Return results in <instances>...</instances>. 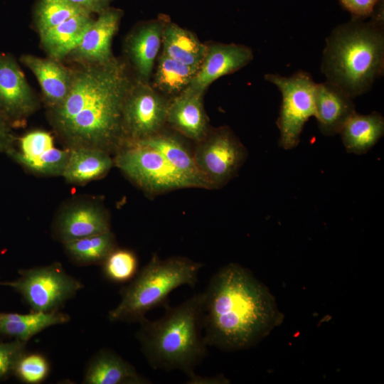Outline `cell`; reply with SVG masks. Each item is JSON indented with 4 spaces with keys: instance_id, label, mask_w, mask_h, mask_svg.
Wrapping results in <instances>:
<instances>
[{
    "instance_id": "obj_1",
    "label": "cell",
    "mask_w": 384,
    "mask_h": 384,
    "mask_svg": "<svg viewBox=\"0 0 384 384\" xmlns=\"http://www.w3.org/2000/svg\"><path fill=\"white\" fill-rule=\"evenodd\" d=\"M134 80L125 62L114 57L73 70L70 91L48 109L50 122L70 147L88 146L115 154L124 144L122 110Z\"/></svg>"
},
{
    "instance_id": "obj_2",
    "label": "cell",
    "mask_w": 384,
    "mask_h": 384,
    "mask_svg": "<svg viewBox=\"0 0 384 384\" xmlns=\"http://www.w3.org/2000/svg\"><path fill=\"white\" fill-rule=\"evenodd\" d=\"M203 293V337L208 346L225 351L247 349L283 321L268 288L238 263L220 268Z\"/></svg>"
},
{
    "instance_id": "obj_3",
    "label": "cell",
    "mask_w": 384,
    "mask_h": 384,
    "mask_svg": "<svg viewBox=\"0 0 384 384\" xmlns=\"http://www.w3.org/2000/svg\"><path fill=\"white\" fill-rule=\"evenodd\" d=\"M369 21L352 18L326 39L321 65L329 81L352 99L368 92L383 73L384 31L381 0Z\"/></svg>"
},
{
    "instance_id": "obj_4",
    "label": "cell",
    "mask_w": 384,
    "mask_h": 384,
    "mask_svg": "<svg viewBox=\"0 0 384 384\" xmlns=\"http://www.w3.org/2000/svg\"><path fill=\"white\" fill-rule=\"evenodd\" d=\"M203 293H198L176 306L165 305L160 319H144L136 338L150 366L156 370L194 373L208 353L203 329Z\"/></svg>"
},
{
    "instance_id": "obj_5",
    "label": "cell",
    "mask_w": 384,
    "mask_h": 384,
    "mask_svg": "<svg viewBox=\"0 0 384 384\" xmlns=\"http://www.w3.org/2000/svg\"><path fill=\"white\" fill-rule=\"evenodd\" d=\"M203 265L186 257L164 260L154 254L149 262L120 291L119 303L108 313L112 322L139 323L152 309L168 304L169 296L176 288L198 282Z\"/></svg>"
},
{
    "instance_id": "obj_6",
    "label": "cell",
    "mask_w": 384,
    "mask_h": 384,
    "mask_svg": "<svg viewBox=\"0 0 384 384\" xmlns=\"http://www.w3.org/2000/svg\"><path fill=\"white\" fill-rule=\"evenodd\" d=\"M114 165L146 195L154 197L177 189L194 188L156 149L143 144H124L115 154Z\"/></svg>"
},
{
    "instance_id": "obj_7",
    "label": "cell",
    "mask_w": 384,
    "mask_h": 384,
    "mask_svg": "<svg viewBox=\"0 0 384 384\" xmlns=\"http://www.w3.org/2000/svg\"><path fill=\"white\" fill-rule=\"evenodd\" d=\"M0 284L19 293L33 312L59 310L83 287L59 262L21 270L16 280Z\"/></svg>"
},
{
    "instance_id": "obj_8",
    "label": "cell",
    "mask_w": 384,
    "mask_h": 384,
    "mask_svg": "<svg viewBox=\"0 0 384 384\" xmlns=\"http://www.w3.org/2000/svg\"><path fill=\"white\" fill-rule=\"evenodd\" d=\"M266 80L275 85L282 94V104L277 125L280 137L279 146L284 149L295 148L305 122L315 116L316 83L306 72L300 71L289 77L267 74Z\"/></svg>"
},
{
    "instance_id": "obj_9",
    "label": "cell",
    "mask_w": 384,
    "mask_h": 384,
    "mask_svg": "<svg viewBox=\"0 0 384 384\" xmlns=\"http://www.w3.org/2000/svg\"><path fill=\"white\" fill-rule=\"evenodd\" d=\"M195 143V163L211 189L221 188L233 179L247 157L245 146L226 126L210 129Z\"/></svg>"
},
{
    "instance_id": "obj_10",
    "label": "cell",
    "mask_w": 384,
    "mask_h": 384,
    "mask_svg": "<svg viewBox=\"0 0 384 384\" xmlns=\"http://www.w3.org/2000/svg\"><path fill=\"white\" fill-rule=\"evenodd\" d=\"M169 101L149 82L134 80L122 110L124 144L147 139L161 131L166 124Z\"/></svg>"
},
{
    "instance_id": "obj_11",
    "label": "cell",
    "mask_w": 384,
    "mask_h": 384,
    "mask_svg": "<svg viewBox=\"0 0 384 384\" xmlns=\"http://www.w3.org/2000/svg\"><path fill=\"white\" fill-rule=\"evenodd\" d=\"M38 100L18 64L8 54H0V114L8 122L26 119L38 107Z\"/></svg>"
},
{
    "instance_id": "obj_12",
    "label": "cell",
    "mask_w": 384,
    "mask_h": 384,
    "mask_svg": "<svg viewBox=\"0 0 384 384\" xmlns=\"http://www.w3.org/2000/svg\"><path fill=\"white\" fill-rule=\"evenodd\" d=\"M25 169L43 176H62L69 149L55 146L53 136L43 130L31 131L19 139L18 150L8 151Z\"/></svg>"
},
{
    "instance_id": "obj_13",
    "label": "cell",
    "mask_w": 384,
    "mask_h": 384,
    "mask_svg": "<svg viewBox=\"0 0 384 384\" xmlns=\"http://www.w3.org/2000/svg\"><path fill=\"white\" fill-rule=\"evenodd\" d=\"M124 12L109 7L97 15L84 33L79 44L68 56L82 64H99L111 60L112 39L117 32Z\"/></svg>"
},
{
    "instance_id": "obj_14",
    "label": "cell",
    "mask_w": 384,
    "mask_h": 384,
    "mask_svg": "<svg viewBox=\"0 0 384 384\" xmlns=\"http://www.w3.org/2000/svg\"><path fill=\"white\" fill-rule=\"evenodd\" d=\"M252 59V49L245 45L221 43L207 45L203 60L188 87L205 92L213 82L238 71Z\"/></svg>"
},
{
    "instance_id": "obj_15",
    "label": "cell",
    "mask_w": 384,
    "mask_h": 384,
    "mask_svg": "<svg viewBox=\"0 0 384 384\" xmlns=\"http://www.w3.org/2000/svg\"><path fill=\"white\" fill-rule=\"evenodd\" d=\"M111 230L108 212L95 203H79L62 210L55 221L53 234L62 243Z\"/></svg>"
},
{
    "instance_id": "obj_16",
    "label": "cell",
    "mask_w": 384,
    "mask_h": 384,
    "mask_svg": "<svg viewBox=\"0 0 384 384\" xmlns=\"http://www.w3.org/2000/svg\"><path fill=\"white\" fill-rule=\"evenodd\" d=\"M168 18L160 15L157 18L142 22L125 39L124 52L137 75V79L141 81L149 82Z\"/></svg>"
},
{
    "instance_id": "obj_17",
    "label": "cell",
    "mask_w": 384,
    "mask_h": 384,
    "mask_svg": "<svg viewBox=\"0 0 384 384\" xmlns=\"http://www.w3.org/2000/svg\"><path fill=\"white\" fill-rule=\"evenodd\" d=\"M204 92L187 87L169 101L166 124L183 137L196 142L210 129L203 105Z\"/></svg>"
},
{
    "instance_id": "obj_18",
    "label": "cell",
    "mask_w": 384,
    "mask_h": 384,
    "mask_svg": "<svg viewBox=\"0 0 384 384\" xmlns=\"http://www.w3.org/2000/svg\"><path fill=\"white\" fill-rule=\"evenodd\" d=\"M315 117L324 136L339 134L348 119L356 112L353 99L336 85L326 81L316 83Z\"/></svg>"
},
{
    "instance_id": "obj_19",
    "label": "cell",
    "mask_w": 384,
    "mask_h": 384,
    "mask_svg": "<svg viewBox=\"0 0 384 384\" xmlns=\"http://www.w3.org/2000/svg\"><path fill=\"white\" fill-rule=\"evenodd\" d=\"M180 135L163 129L147 139L132 143L146 145L159 151L178 172L192 183L194 188L211 189L196 166L193 149Z\"/></svg>"
},
{
    "instance_id": "obj_20",
    "label": "cell",
    "mask_w": 384,
    "mask_h": 384,
    "mask_svg": "<svg viewBox=\"0 0 384 384\" xmlns=\"http://www.w3.org/2000/svg\"><path fill=\"white\" fill-rule=\"evenodd\" d=\"M21 61L36 76L48 109L60 105L70 91L73 70L50 58L23 55Z\"/></svg>"
},
{
    "instance_id": "obj_21",
    "label": "cell",
    "mask_w": 384,
    "mask_h": 384,
    "mask_svg": "<svg viewBox=\"0 0 384 384\" xmlns=\"http://www.w3.org/2000/svg\"><path fill=\"white\" fill-rule=\"evenodd\" d=\"M84 384H150L136 368L117 353L102 348L88 361L82 381Z\"/></svg>"
},
{
    "instance_id": "obj_22",
    "label": "cell",
    "mask_w": 384,
    "mask_h": 384,
    "mask_svg": "<svg viewBox=\"0 0 384 384\" xmlns=\"http://www.w3.org/2000/svg\"><path fill=\"white\" fill-rule=\"evenodd\" d=\"M114 166L112 154L88 146L69 148V156L62 176L70 183L82 184L100 178Z\"/></svg>"
},
{
    "instance_id": "obj_23",
    "label": "cell",
    "mask_w": 384,
    "mask_h": 384,
    "mask_svg": "<svg viewBox=\"0 0 384 384\" xmlns=\"http://www.w3.org/2000/svg\"><path fill=\"white\" fill-rule=\"evenodd\" d=\"M93 20L88 14H80L39 34L41 46L48 58L60 60L68 56Z\"/></svg>"
},
{
    "instance_id": "obj_24",
    "label": "cell",
    "mask_w": 384,
    "mask_h": 384,
    "mask_svg": "<svg viewBox=\"0 0 384 384\" xmlns=\"http://www.w3.org/2000/svg\"><path fill=\"white\" fill-rule=\"evenodd\" d=\"M162 53L184 65L199 68L207 51L202 43L188 29L170 21L165 22L161 37Z\"/></svg>"
},
{
    "instance_id": "obj_25",
    "label": "cell",
    "mask_w": 384,
    "mask_h": 384,
    "mask_svg": "<svg viewBox=\"0 0 384 384\" xmlns=\"http://www.w3.org/2000/svg\"><path fill=\"white\" fill-rule=\"evenodd\" d=\"M70 320V316L60 310L28 314L0 312V335L27 343L43 330Z\"/></svg>"
},
{
    "instance_id": "obj_26",
    "label": "cell",
    "mask_w": 384,
    "mask_h": 384,
    "mask_svg": "<svg viewBox=\"0 0 384 384\" xmlns=\"http://www.w3.org/2000/svg\"><path fill=\"white\" fill-rule=\"evenodd\" d=\"M339 134L348 153L365 154L383 136V117L377 112L368 114L355 112L346 122Z\"/></svg>"
},
{
    "instance_id": "obj_27",
    "label": "cell",
    "mask_w": 384,
    "mask_h": 384,
    "mask_svg": "<svg viewBox=\"0 0 384 384\" xmlns=\"http://www.w3.org/2000/svg\"><path fill=\"white\" fill-rule=\"evenodd\" d=\"M63 244L70 259L80 266L101 265L117 247L115 236L111 230Z\"/></svg>"
},
{
    "instance_id": "obj_28",
    "label": "cell",
    "mask_w": 384,
    "mask_h": 384,
    "mask_svg": "<svg viewBox=\"0 0 384 384\" xmlns=\"http://www.w3.org/2000/svg\"><path fill=\"white\" fill-rule=\"evenodd\" d=\"M198 69L161 53L157 60L153 87L164 95L174 97L190 85Z\"/></svg>"
},
{
    "instance_id": "obj_29",
    "label": "cell",
    "mask_w": 384,
    "mask_h": 384,
    "mask_svg": "<svg viewBox=\"0 0 384 384\" xmlns=\"http://www.w3.org/2000/svg\"><path fill=\"white\" fill-rule=\"evenodd\" d=\"M82 13L85 12L69 0H38L33 9V19L41 34Z\"/></svg>"
},
{
    "instance_id": "obj_30",
    "label": "cell",
    "mask_w": 384,
    "mask_h": 384,
    "mask_svg": "<svg viewBox=\"0 0 384 384\" xmlns=\"http://www.w3.org/2000/svg\"><path fill=\"white\" fill-rule=\"evenodd\" d=\"M104 277L113 283L124 284L131 281L138 272V258L131 250L117 247L102 263Z\"/></svg>"
},
{
    "instance_id": "obj_31",
    "label": "cell",
    "mask_w": 384,
    "mask_h": 384,
    "mask_svg": "<svg viewBox=\"0 0 384 384\" xmlns=\"http://www.w3.org/2000/svg\"><path fill=\"white\" fill-rule=\"evenodd\" d=\"M50 370V363L43 354L26 351L19 359L14 375L23 383L39 384L48 378Z\"/></svg>"
},
{
    "instance_id": "obj_32",
    "label": "cell",
    "mask_w": 384,
    "mask_h": 384,
    "mask_svg": "<svg viewBox=\"0 0 384 384\" xmlns=\"http://www.w3.org/2000/svg\"><path fill=\"white\" fill-rule=\"evenodd\" d=\"M26 343L17 339L0 342V382L14 375L19 359L27 351Z\"/></svg>"
},
{
    "instance_id": "obj_33",
    "label": "cell",
    "mask_w": 384,
    "mask_h": 384,
    "mask_svg": "<svg viewBox=\"0 0 384 384\" xmlns=\"http://www.w3.org/2000/svg\"><path fill=\"white\" fill-rule=\"evenodd\" d=\"M380 0H340L341 5L352 15V18L364 19L372 15Z\"/></svg>"
},
{
    "instance_id": "obj_34",
    "label": "cell",
    "mask_w": 384,
    "mask_h": 384,
    "mask_svg": "<svg viewBox=\"0 0 384 384\" xmlns=\"http://www.w3.org/2000/svg\"><path fill=\"white\" fill-rule=\"evenodd\" d=\"M84 12L92 15L99 14L110 7L114 0H69Z\"/></svg>"
},
{
    "instance_id": "obj_35",
    "label": "cell",
    "mask_w": 384,
    "mask_h": 384,
    "mask_svg": "<svg viewBox=\"0 0 384 384\" xmlns=\"http://www.w3.org/2000/svg\"><path fill=\"white\" fill-rule=\"evenodd\" d=\"M13 141L8 121L0 114V152L9 151L12 148Z\"/></svg>"
},
{
    "instance_id": "obj_36",
    "label": "cell",
    "mask_w": 384,
    "mask_h": 384,
    "mask_svg": "<svg viewBox=\"0 0 384 384\" xmlns=\"http://www.w3.org/2000/svg\"><path fill=\"white\" fill-rule=\"evenodd\" d=\"M188 377V380L187 383H191V384H210V383H227L228 380L224 378L223 375H217L215 377H206L203 378L199 375H197L195 374V373H193Z\"/></svg>"
}]
</instances>
